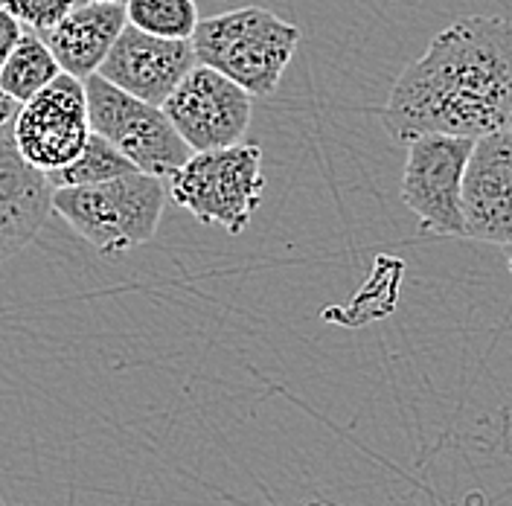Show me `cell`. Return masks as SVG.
I'll list each match as a JSON object with an SVG mask.
<instances>
[{"label":"cell","mask_w":512,"mask_h":506,"mask_svg":"<svg viewBox=\"0 0 512 506\" xmlns=\"http://www.w3.org/2000/svg\"><path fill=\"white\" fill-rule=\"evenodd\" d=\"M472 143L469 137L451 134H422L405 143L408 160L399 195L425 236L466 239L460 190Z\"/></svg>","instance_id":"6"},{"label":"cell","mask_w":512,"mask_h":506,"mask_svg":"<svg viewBox=\"0 0 512 506\" xmlns=\"http://www.w3.org/2000/svg\"><path fill=\"white\" fill-rule=\"evenodd\" d=\"M21 105H24V102H18V99L9 94V91H3V88H0V128L9 126V123H15V117H18Z\"/></svg>","instance_id":"18"},{"label":"cell","mask_w":512,"mask_h":506,"mask_svg":"<svg viewBox=\"0 0 512 506\" xmlns=\"http://www.w3.org/2000/svg\"><path fill=\"white\" fill-rule=\"evenodd\" d=\"M315 506H329V504H315Z\"/></svg>","instance_id":"20"},{"label":"cell","mask_w":512,"mask_h":506,"mask_svg":"<svg viewBox=\"0 0 512 506\" xmlns=\"http://www.w3.org/2000/svg\"><path fill=\"white\" fill-rule=\"evenodd\" d=\"M507 265H510V271H512V242L507 245Z\"/></svg>","instance_id":"19"},{"label":"cell","mask_w":512,"mask_h":506,"mask_svg":"<svg viewBox=\"0 0 512 506\" xmlns=\"http://www.w3.org/2000/svg\"><path fill=\"white\" fill-rule=\"evenodd\" d=\"M126 24V3L120 0H76L41 38L64 73L85 82L99 70Z\"/></svg>","instance_id":"12"},{"label":"cell","mask_w":512,"mask_h":506,"mask_svg":"<svg viewBox=\"0 0 512 506\" xmlns=\"http://www.w3.org/2000/svg\"><path fill=\"white\" fill-rule=\"evenodd\" d=\"M59 73L62 67L53 59L44 38L38 32L21 30L18 44L12 47L9 59L0 67V88L9 91L18 102H27L41 88H47Z\"/></svg>","instance_id":"13"},{"label":"cell","mask_w":512,"mask_h":506,"mask_svg":"<svg viewBox=\"0 0 512 506\" xmlns=\"http://www.w3.org/2000/svg\"><path fill=\"white\" fill-rule=\"evenodd\" d=\"M466 239L501 245L512 242V128L483 134L472 143L463 172Z\"/></svg>","instance_id":"9"},{"label":"cell","mask_w":512,"mask_h":506,"mask_svg":"<svg viewBox=\"0 0 512 506\" xmlns=\"http://www.w3.org/2000/svg\"><path fill=\"white\" fill-rule=\"evenodd\" d=\"M53 184L15 146L12 123L0 128V262L30 248L53 213Z\"/></svg>","instance_id":"11"},{"label":"cell","mask_w":512,"mask_h":506,"mask_svg":"<svg viewBox=\"0 0 512 506\" xmlns=\"http://www.w3.org/2000/svg\"><path fill=\"white\" fill-rule=\"evenodd\" d=\"M76 0H0V6L21 24L32 32H47L53 24H59L67 9Z\"/></svg>","instance_id":"16"},{"label":"cell","mask_w":512,"mask_h":506,"mask_svg":"<svg viewBox=\"0 0 512 506\" xmlns=\"http://www.w3.org/2000/svg\"><path fill=\"white\" fill-rule=\"evenodd\" d=\"M163 207V178L146 175L140 169L102 184L62 187L53 192V210L94 251L105 256L152 242L163 219Z\"/></svg>","instance_id":"3"},{"label":"cell","mask_w":512,"mask_h":506,"mask_svg":"<svg viewBox=\"0 0 512 506\" xmlns=\"http://www.w3.org/2000/svg\"><path fill=\"white\" fill-rule=\"evenodd\" d=\"M15 146L41 172L62 169L76 158L91 134L85 82L59 73L47 88L27 99L12 123Z\"/></svg>","instance_id":"8"},{"label":"cell","mask_w":512,"mask_h":506,"mask_svg":"<svg viewBox=\"0 0 512 506\" xmlns=\"http://www.w3.org/2000/svg\"><path fill=\"white\" fill-rule=\"evenodd\" d=\"M120 3H123V0H120Z\"/></svg>","instance_id":"22"},{"label":"cell","mask_w":512,"mask_h":506,"mask_svg":"<svg viewBox=\"0 0 512 506\" xmlns=\"http://www.w3.org/2000/svg\"><path fill=\"white\" fill-rule=\"evenodd\" d=\"M195 64L190 38H158L126 24L96 73L126 94L163 105Z\"/></svg>","instance_id":"10"},{"label":"cell","mask_w":512,"mask_h":506,"mask_svg":"<svg viewBox=\"0 0 512 506\" xmlns=\"http://www.w3.org/2000/svg\"><path fill=\"white\" fill-rule=\"evenodd\" d=\"M137 166L128 158H123L105 137L99 134H88L82 152L70 163H64L62 169H53L47 172L53 190H62V187H88V184H102V181H111V178H120L126 172H134Z\"/></svg>","instance_id":"14"},{"label":"cell","mask_w":512,"mask_h":506,"mask_svg":"<svg viewBox=\"0 0 512 506\" xmlns=\"http://www.w3.org/2000/svg\"><path fill=\"white\" fill-rule=\"evenodd\" d=\"M126 21L158 38H192L201 15L195 0H123Z\"/></svg>","instance_id":"15"},{"label":"cell","mask_w":512,"mask_h":506,"mask_svg":"<svg viewBox=\"0 0 512 506\" xmlns=\"http://www.w3.org/2000/svg\"><path fill=\"white\" fill-rule=\"evenodd\" d=\"M85 102L91 131L146 175L166 181L192 155L160 105L114 88L99 73L85 79Z\"/></svg>","instance_id":"5"},{"label":"cell","mask_w":512,"mask_h":506,"mask_svg":"<svg viewBox=\"0 0 512 506\" xmlns=\"http://www.w3.org/2000/svg\"><path fill=\"white\" fill-rule=\"evenodd\" d=\"M0 506H3V504H0Z\"/></svg>","instance_id":"23"},{"label":"cell","mask_w":512,"mask_h":506,"mask_svg":"<svg viewBox=\"0 0 512 506\" xmlns=\"http://www.w3.org/2000/svg\"><path fill=\"white\" fill-rule=\"evenodd\" d=\"M160 108L192 152H207L242 143L254 117V96L219 70L195 64Z\"/></svg>","instance_id":"7"},{"label":"cell","mask_w":512,"mask_h":506,"mask_svg":"<svg viewBox=\"0 0 512 506\" xmlns=\"http://www.w3.org/2000/svg\"><path fill=\"white\" fill-rule=\"evenodd\" d=\"M512 21L469 15L437 32L428 50L396 79L382 111L396 143L422 134L478 140L510 128Z\"/></svg>","instance_id":"1"},{"label":"cell","mask_w":512,"mask_h":506,"mask_svg":"<svg viewBox=\"0 0 512 506\" xmlns=\"http://www.w3.org/2000/svg\"><path fill=\"white\" fill-rule=\"evenodd\" d=\"M510 128H512V117H510Z\"/></svg>","instance_id":"21"},{"label":"cell","mask_w":512,"mask_h":506,"mask_svg":"<svg viewBox=\"0 0 512 506\" xmlns=\"http://www.w3.org/2000/svg\"><path fill=\"white\" fill-rule=\"evenodd\" d=\"M21 24L0 6V67H3V62L9 59V53H12V47L18 44V38H21Z\"/></svg>","instance_id":"17"},{"label":"cell","mask_w":512,"mask_h":506,"mask_svg":"<svg viewBox=\"0 0 512 506\" xmlns=\"http://www.w3.org/2000/svg\"><path fill=\"white\" fill-rule=\"evenodd\" d=\"M190 41L198 64L219 70L251 96L265 99L280 88L300 44V27L271 9L245 6L201 18Z\"/></svg>","instance_id":"2"},{"label":"cell","mask_w":512,"mask_h":506,"mask_svg":"<svg viewBox=\"0 0 512 506\" xmlns=\"http://www.w3.org/2000/svg\"><path fill=\"white\" fill-rule=\"evenodd\" d=\"M166 195L201 224H219L230 236L248 230L262 204L265 172L259 143L192 152L166 181Z\"/></svg>","instance_id":"4"}]
</instances>
